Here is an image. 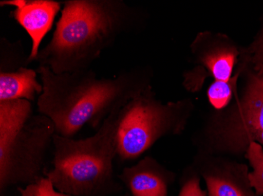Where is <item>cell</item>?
Returning <instances> with one entry per match:
<instances>
[{
  "label": "cell",
  "mask_w": 263,
  "mask_h": 196,
  "mask_svg": "<svg viewBox=\"0 0 263 196\" xmlns=\"http://www.w3.org/2000/svg\"><path fill=\"white\" fill-rule=\"evenodd\" d=\"M36 71L43 85L37 112L52 121L56 134L69 138L85 125L98 129L114 110L150 85L133 74L98 78L91 69L62 74L44 66Z\"/></svg>",
  "instance_id": "cell-1"
},
{
  "label": "cell",
  "mask_w": 263,
  "mask_h": 196,
  "mask_svg": "<svg viewBox=\"0 0 263 196\" xmlns=\"http://www.w3.org/2000/svg\"><path fill=\"white\" fill-rule=\"evenodd\" d=\"M130 16L118 0H66L51 41L35 61L55 74L91 69L126 29Z\"/></svg>",
  "instance_id": "cell-2"
},
{
  "label": "cell",
  "mask_w": 263,
  "mask_h": 196,
  "mask_svg": "<svg viewBox=\"0 0 263 196\" xmlns=\"http://www.w3.org/2000/svg\"><path fill=\"white\" fill-rule=\"evenodd\" d=\"M122 107L114 110L92 136L75 140L54 134L52 167L45 177L58 191L72 196H108L116 191L114 159Z\"/></svg>",
  "instance_id": "cell-3"
},
{
  "label": "cell",
  "mask_w": 263,
  "mask_h": 196,
  "mask_svg": "<svg viewBox=\"0 0 263 196\" xmlns=\"http://www.w3.org/2000/svg\"><path fill=\"white\" fill-rule=\"evenodd\" d=\"M56 134L52 121L27 100L0 101V190L23 188L45 177Z\"/></svg>",
  "instance_id": "cell-4"
},
{
  "label": "cell",
  "mask_w": 263,
  "mask_h": 196,
  "mask_svg": "<svg viewBox=\"0 0 263 196\" xmlns=\"http://www.w3.org/2000/svg\"><path fill=\"white\" fill-rule=\"evenodd\" d=\"M184 122V104H162L156 100L148 85L120 109L116 134L117 156L122 160L139 157L162 137L178 134Z\"/></svg>",
  "instance_id": "cell-5"
},
{
  "label": "cell",
  "mask_w": 263,
  "mask_h": 196,
  "mask_svg": "<svg viewBox=\"0 0 263 196\" xmlns=\"http://www.w3.org/2000/svg\"><path fill=\"white\" fill-rule=\"evenodd\" d=\"M220 136L230 148L257 141L263 144V78L252 79L239 113L221 129Z\"/></svg>",
  "instance_id": "cell-6"
},
{
  "label": "cell",
  "mask_w": 263,
  "mask_h": 196,
  "mask_svg": "<svg viewBox=\"0 0 263 196\" xmlns=\"http://www.w3.org/2000/svg\"><path fill=\"white\" fill-rule=\"evenodd\" d=\"M0 6L14 7L10 15L30 37L32 47L29 61L31 64L37 57L41 42L52 28L63 3L56 0H4Z\"/></svg>",
  "instance_id": "cell-7"
},
{
  "label": "cell",
  "mask_w": 263,
  "mask_h": 196,
  "mask_svg": "<svg viewBox=\"0 0 263 196\" xmlns=\"http://www.w3.org/2000/svg\"><path fill=\"white\" fill-rule=\"evenodd\" d=\"M120 178L132 196H168L174 175L155 159L145 157L135 166L125 168Z\"/></svg>",
  "instance_id": "cell-8"
},
{
  "label": "cell",
  "mask_w": 263,
  "mask_h": 196,
  "mask_svg": "<svg viewBox=\"0 0 263 196\" xmlns=\"http://www.w3.org/2000/svg\"><path fill=\"white\" fill-rule=\"evenodd\" d=\"M37 71L23 67L11 72H0V101L38 99L43 85L37 80Z\"/></svg>",
  "instance_id": "cell-9"
},
{
  "label": "cell",
  "mask_w": 263,
  "mask_h": 196,
  "mask_svg": "<svg viewBox=\"0 0 263 196\" xmlns=\"http://www.w3.org/2000/svg\"><path fill=\"white\" fill-rule=\"evenodd\" d=\"M30 64L21 41L13 42L6 37L0 39V72H11Z\"/></svg>",
  "instance_id": "cell-10"
},
{
  "label": "cell",
  "mask_w": 263,
  "mask_h": 196,
  "mask_svg": "<svg viewBox=\"0 0 263 196\" xmlns=\"http://www.w3.org/2000/svg\"><path fill=\"white\" fill-rule=\"evenodd\" d=\"M246 156L253 168V172L248 175L249 185L258 195H263V148L258 142H251Z\"/></svg>",
  "instance_id": "cell-11"
},
{
  "label": "cell",
  "mask_w": 263,
  "mask_h": 196,
  "mask_svg": "<svg viewBox=\"0 0 263 196\" xmlns=\"http://www.w3.org/2000/svg\"><path fill=\"white\" fill-rule=\"evenodd\" d=\"M205 181L208 196H248L235 181L226 175H206Z\"/></svg>",
  "instance_id": "cell-12"
},
{
  "label": "cell",
  "mask_w": 263,
  "mask_h": 196,
  "mask_svg": "<svg viewBox=\"0 0 263 196\" xmlns=\"http://www.w3.org/2000/svg\"><path fill=\"white\" fill-rule=\"evenodd\" d=\"M234 62L235 55L233 53H217L206 57V66L215 81L229 82L231 80Z\"/></svg>",
  "instance_id": "cell-13"
},
{
  "label": "cell",
  "mask_w": 263,
  "mask_h": 196,
  "mask_svg": "<svg viewBox=\"0 0 263 196\" xmlns=\"http://www.w3.org/2000/svg\"><path fill=\"white\" fill-rule=\"evenodd\" d=\"M232 84V80L229 82L215 81L210 86L208 92V98L215 108H223L230 102L233 93Z\"/></svg>",
  "instance_id": "cell-14"
},
{
  "label": "cell",
  "mask_w": 263,
  "mask_h": 196,
  "mask_svg": "<svg viewBox=\"0 0 263 196\" xmlns=\"http://www.w3.org/2000/svg\"><path fill=\"white\" fill-rule=\"evenodd\" d=\"M19 194L17 196H72L58 191L52 181L47 178H42L23 188H18Z\"/></svg>",
  "instance_id": "cell-15"
},
{
  "label": "cell",
  "mask_w": 263,
  "mask_h": 196,
  "mask_svg": "<svg viewBox=\"0 0 263 196\" xmlns=\"http://www.w3.org/2000/svg\"><path fill=\"white\" fill-rule=\"evenodd\" d=\"M208 193L201 188L199 180L197 178L189 179L183 185L178 196H206Z\"/></svg>",
  "instance_id": "cell-16"
}]
</instances>
